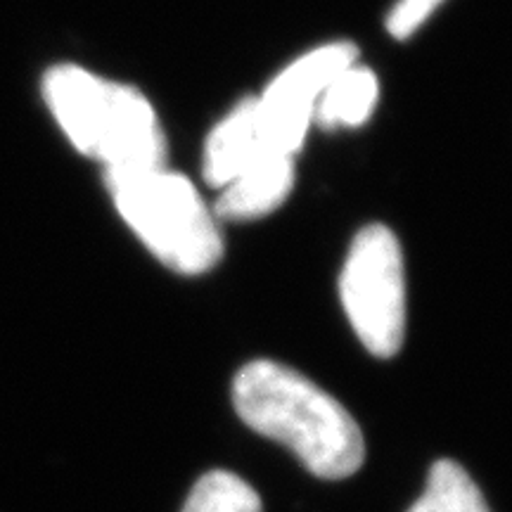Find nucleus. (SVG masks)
Returning a JSON list of instances; mask_svg holds the SVG:
<instances>
[{
    "label": "nucleus",
    "mask_w": 512,
    "mask_h": 512,
    "mask_svg": "<svg viewBox=\"0 0 512 512\" xmlns=\"http://www.w3.org/2000/svg\"><path fill=\"white\" fill-rule=\"evenodd\" d=\"M181 512H261V498L245 479L214 470L195 484Z\"/></svg>",
    "instance_id": "nucleus-10"
},
{
    "label": "nucleus",
    "mask_w": 512,
    "mask_h": 512,
    "mask_svg": "<svg viewBox=\"0 0 512 512\" xmlns=\"http://www.w3.org/2000/svg\"><path fill=\"white\" fill-rule=\"evenodd\" d=\"M339 294L363 347L377 358L399 354L406 337V271L399 240L387 226L358 230L344 259Z\"/></svg>",
    "instance_id": "nucleus-4"
},
{
    "label": "nucleus",
    "mask_w": 512,
    "mask_h": 512,
    "mask_svg": "<svg viewBox=\"0 0 512 512\" xmlns=\"http://www.w3.org/2000/svg\"><path fill=\"white\" fill-rule=\"evenodd\" d=\"M358 48L349 41L320 46L294 60L256 98L266 143L278 155L294 157L304 145L316 102L335 76L354 64Z\"/></svg>",
    "instance_id": "nucleus-5"
},
{
    "label": "nucleus",
    "mask_w": 512,
    "mask_h": 512,
    "mask_svg": "<svg viewBox=\"0 0 512 512\" xmlns=\"http://www.w3.org/2000/svg\"><path fill=\"white\" fill-rule=\"evenodd\" d=\"M294 185V159L268 155L221 188L214 216L221 221H254L287 200Z\"/></svg>",
    "instance_id": "nucleus-7"
},
{
    "label": "nucleus",
    "mask_w": 512,
    "mask_h": 512,
    "mask_svg": "<svg viewBox=\"0 0 512 512\" xmlns=\"http://www.w3.org/2000/svg\"><path fill=\"white\" fill-rule=\"evenodd\" d=\"M408 512H489L482 491L453 460H437L422 496Z\"/></svg>",
    "instance_id": "nucleus-9"
},
{
    "label": "nucleus",
    "mask_w": 512,
    "mask_h": 512,
    "mask_svg": "<svg viewBox=\"0 0 512 512\" xmlns=\"http://www.w3.org/2000/svg\"><path fill=\"white\" fill-rule=\"evenodd\" d=\"M268 155H278L266 143L264 128L256 110V98H242L238 105L226 114L214 131L209 133L204 147V181L211 188L221 190L238 178L242 171Z\"/></svg>",
    "instance_id": "nucleus-6"
},
{
    "label": "nucleus",
    "mask_w": 512,
    "mask_h": 512,
    "mask_svg": "<svg viewBox=\"0 0 512 512\" xmlns=\"http://www.w3.org/2000/svg\"><path fill=\"white\" fill-rule=\"evenodd\" d=\"M233 406L247 427L290 448L320 479L351 477L366 460L361 427L347 408L280 363H247L233 380Z\"/></svg>",
    "instance_id": "nucleus-1"
},
{
    "label": "nucleus",
    "mask_w": 512,
    "mask_h": 512,
    "mask_svg": "<svg viewBox=\"0 0 512 512\" xmlns=\"http://www.w3.org/2000/svg\"><path fill=\"white\" fill-rule=\"evenodd\" d=\"M114 207L145 247L171 271L202 275L223 256L214 211L188 178L166 166L136 174H105Z\"/></svg>",
    "instance_id": "nucleus-3"
},
{
    "label": "nucleus",
    "mask_w": 512,
    "mask_h": 512,
    "mask_svg": "<svg viewBox=\"0 0 512 512\" xmlns=\"http://www.w3.org/2000/svg\"><path fill=\"white\" fill-rule=\"evenodd\" d=\"M43 98L64 136L81 155L102 162L105 174L164 166L162 124L138 88L105 81L76 64H60L43 76Z\"/></svg>",
    "instance_id": "nucleus-2"
},
{
    "label": "nucleus",
    "mask_w": 512,
    "mask_h": 512,
    "mask_svg": "<svg viewBox=\"0 0 512 512\" xmlns=\"http://www.w3.org/2000/svg\"><path fill=\"white\" fill-rule=\"evenodd\" d=\"M380 100V83L373 69L349 64L328 83L316 102L313 121L323 128H356L366 124Z\"/></svg>",
    "instance_id": "nucleus-8"
},
{
    "label": "nucleus",
    "mask_w": 512,
    "mask_h": 512,
    "mask_svg": "<svg viewBox=\"0 0 512 512\" xmlns=\"http://www.w3.org/2000/svg\"><path fill=\"white\" fill-rule=\"evenodd\" d=\"M441 3L444 0H396L392 12L387 15V31L401 41L413 36Z\"/></svg>",
    "instance_id": "nucleus-11"
}]
</instances>
